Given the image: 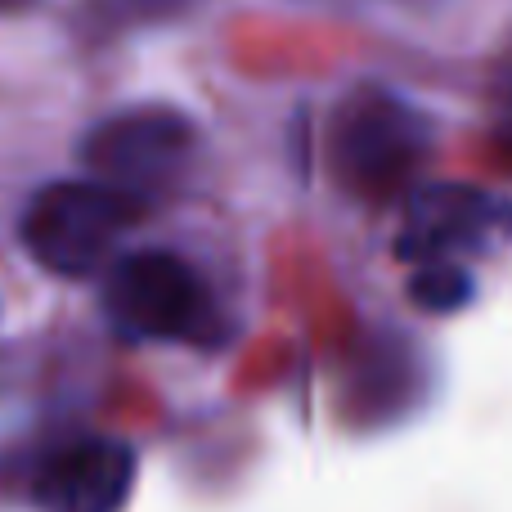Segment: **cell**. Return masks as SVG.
Listing matches in <instances>:
<instances>
[{"label": "cell", "mask_w": 512, "mask_h": 512, "mask_svg": "<svg viewBox=\"0 0 512 512\" xmlns=\"http://www.w3.org/2000/svg\"><path fill=\"white\" fill-rule=\"evenodd\" d=\"M144 216V203L104 180H50L27 198L18 239L41 270L86 279L113 256L117 239Z\"/></svg>", "instance_id": "obj_2"}, {"label": "cell", "mask_w": 512, "mask_h": 512, "mask_svg": "<svg viewBox=\"0 0 512 512\" xmlns=\"http://www.w3.org/2000/svg\"><path fill=\"white\" fill-rule=\"evenodd\" d=\"M135 490V450L117 436L72 432L27 468L36 512H122Z\"/></svg>", "instance_id": "obj_5"}, {"label": "cell", "mask_w": 512, "mask_h": 512, "mask_svg": "<svg viewBox=\"0 0 512 512\" xmlns=\"http://www.w3.org/2000/svg\"><path fill=\"white\" fill-rule=\"evenodd\" d=\"M104 315L131 342H207L216 333L207 279L167 248L117 256L104 279Z\"/></svg>", "instance_id": "obj_3"}, {"label": "cell", "mask_w": 512, "mask_h": 512, "mask_svg": "<svg viewBox=\"0 0 512 512\" xmlns=\"http://www.w3.org/2000/svg\"><path fill=\"white\" fill-rule=\"evenodd\" d=\"M194 153V122L167 104H135L108 113L81 135V162L90 176L140 203L176 189V180H185V171L194 167Z\"/></svg>", "instance_id": "obj_4"}, {"label": "cell", "mask_w": 512, "mask_h": 512, "mask_svg": "<svg viewBox=\"0 0 512 512\" xmlns=\"http://www.w3.org/2000/svg\"><path fill=\"white\" fill-rule=\"evenodd\" d=\"M409 292L423 310L432 315H454L472 301L477 292V279L468 274L463 261H427V265H414V279H409Z\"/></svg>", "instance_id": "obj_7"}, {"label": "cell", "mask_w": 512, "mask_h": 512, "mask_svg": "<svg viewBox=\"0 0 512 512\" xmlns=\"http://www.w3.org/2000/svg\"><path fill=\"white\" fill-rule=\"evenodd\" d=\"M512 239V203L472 185H427L409 198L405 230L396 239L400 261H463Z\"/></svg>", "instance_id": "obj_6"}, {"label": "cell", "mask_w": 512, "mask_h": 512, "mask_svg": "<svg viewBox=\"0 0 512 512\" xmlns=\"http://www.w3.org/2000/svg\"><path fill=\"white\" fill-rule=\"evenodd\" d=\"M126 23H167V18H180L194 0H108Z\"/></svg>", "instance_id": "obj_9"}, {"label": "cell", "mask_w": 512, "mask_h": 512, "mask_svg": "<svg viewBox=\"0 0 512 512\" xmlns=\"http://www.w3.org/2000/svg\"><path fill=\"white\" fill-rule=\"evenodd\" d=\"M490 131H495V149H499V158L512 167V50L499 59V68H495V86H490Z\"/></svg>", "instance_id": "obj_8"}, {"label": "cell", "mask_w": 512, "mask_h": 512, "mask_svg": "<svg viewBox=\"0 0 512 512\" xmlns=\"http://www.w3.org/2000/svg\"><path fill=\"white\" fill-rule=\"evenodd\" d=\"M36 0H0V14H23V9H32Z\"/></svg>", "instance_id": "obj_10"}, {"label": "cell", "mask_w": 512, "mask_h": 512, "mask_svg": "<svg viewBox=\"0 0 512 512\" xmlns=\"http://www.w3.org/2000/svg\"><path fill=\"white\" fill-rule=\"evenodd\" d=\"M432 153L423 108L387 86H355L328 117V167L351 198L387 203Z\"/></svg>", "instance_id": "obj_1"}]
</instances>
